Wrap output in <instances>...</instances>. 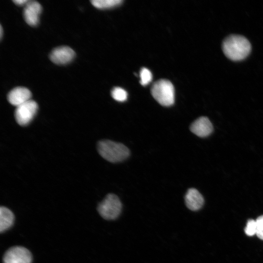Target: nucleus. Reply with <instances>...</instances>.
Segmentation results:
<instances>
[{"mask_svg": "<svg viewBox=\"0 0 263 263\" xmlns=\"http://www.w3.org/2000/svg\"><path fill=\"white\" fill-rule=\"evenodd\" d=\"M222 49L225 56L229 59L238 61L244 59L249 55L251 45L244 37L231 35L224 40Z\"/></svg>", "mask_w": 263, "mask_h": 263, "instance_id": "1", "label": "nucleus"}, {"mask_svg": "<svg viewBox=\"0 0 263 263\" xmlns=\"http://www.w3.org/2000/svg\"><path fill=\"white\" fill-rule=\"evenodd\" d=\"M97 150L104 159L110 162L122 161L130 154L129 150L124 145L109 140L99 141Z\"/></svg>", "mask_w": 263, "mask_h": 263, "instance_id": "2", "label": "nucleus"}, {"mask_svg": "<svg viewBox=\"0 0 263 263\" xmlns=\"http://www.w3.org/2000/svg\"><path fill=\"white\" fill-rule=\"evenodd\" d=\"M150 91L153 98L161 105L168 107L173 104L174 88L170 81L163 79L157 80L153 84Z\"/></svg>", "mask_w": 263, "mask_h": 263, "instance_id": "3", "label": "nucleus"}, {"mask_svg": "<svg viewBox=\"0 0 263 263\" xmlns=\"http://www.w3.org/2000/svg\"><path fill=\"white\" fill-rule=\"evenodd\" d=\"M122 206V203L118 196L110 193L98 204L97 211L104 219L114 220L119 216Z\"/></svg>", "mask_w": 263, "mask_h": 263, "instance_id": "4", "label": "nucleus"}, {"mask_svg": "<svg viewBox=\"0 0 263 263\" xmlns=\"http://www.w3.org/2000/svg\"><path fill=\"white\" fill-rule=\"evenodd\" d=\"M38 109L36 101L30 100L16 107L15 117L20 126L27 125L32 120Z\"/></svg>", "mask_w": 263, "mask_h": 263, "instance_id": "5", "label": "nucleus"}, {"mask_svg": "<svg viewBox=\"0 0 263 263\" xmlns=\"http://www.w3.org/2000/svg\"><path fill=\"white\" fill-rule=\"evenodd\" d=\"M32 256L26 248L13 246L8 249L3 257V263H31Z\"/></svg>", "mask_w": 263, "mask_h": 263, "instance_id": "6", "label": "nucleus"}, {"mask_svg": "<svg viewBox=\"0 0 263 263\" xmlns=\"http://www.w3.org/2000/svg\"><path fill=\"white\" fill-rule=\"evenodd\" d=\"M41 10L42 7L39 3L34 0H28L23 11V18L26 22L30 26H36L38 24Z\"/></svg>", "mask_w": 263, "mask_h": 263, "instance_id": "7", "label": "nucleus"}, {"mask_svg": "<svg viewBox=\"0 0 263 263\" xmlns=\"http://www.w3.org/2000/svg\"><path fill=\"white\" fill-rule=\"evenodd\" d=\"M75 56L74 51L68 46H60L55 48L50 55V60L59 65L71 62Z\"/></svg>", "mask_w": 263, "mask_h": 263, "instance_id": "8", "label": "nucleus"}, {"mask_svg": "<svg viewBox=\"0 0 263 263\" xmlns=\"http://www.w3.org/2000/svg\"><path fill=\"white\" fill-rule=\"evenodd\" d=\"M213 128L209 119L202 116L195 120L190 125V130L195 135L201 137L209 135L213 132Z\"/></svg>", "mask_w": 263, "mask_h": 263, "instance_id": "9", "label": "nucleus"}, {"mask_svg": "<svg viewBox=\"0 0 263 263\" xmlns=\"http://www.w3.org/2000/svg\"><path fill=\"white\" fill-rule=\"evenodd\" d=\"M31 93L26 88L18 87L11 90L7 95V100L12 105L17 107L31 100Z\"/></svg>", "mask_w": 263, "mask_h": 263, "instance_id": "10", "label": "nucleus"}, {"mask_svg": "<svg viewBox=\"0 0 263 263\" xmlns=\"http://www.w3.org/2000/svg\"><path fill=\"white\" fill-rule=\"evenodd\" d=\"M185 201L187 207L193 211L200 209L204 203V198L202 194L194 188L188 189L185 195Z\"/></svg>", "mask_w": 263, "mask_h": 263, "instance_id": "11", "label": "nucleus"}, {"mask_svg": "<svg viewBox=\"0 0 263 263\" xmlns=\"http://www.w3.org/2000/svg\"><path fill=\"white\" fill-rule=\"evenodd\" d=\"M14 215L8 208L1 207L0 208V232L1 233L9 229L14 221Z\"/></svg>", "mask_w": 263, "mask_h": 263, "instance_id": "12", "label": "nucleus"}, {"mask_svg": "<svg viewBox=\"0 0 263 263\" xmlns=\"http://www.w3.org/2000/svg\"><path fill=\"white\" fill-rule=\"evenodd\" d=\"M122 0H92L91 2L98 9H103L114 7L120 5Z\"/></svg>", "mask_w": 263, "mask_h": 263, "instance_id": "13", "label": "nucleus"}, {"mask_svg": "<svg viewBox=\"0 0 263 263\" xmlns=\"http://www.w3.org/2000/svg\"><path fill=\"white\" fill-rule=\"evenodd\" d=\"M112 97L119 102H123L127 100L128 94L127 92L120 87L114 88L111 92Z\"/></svg>", "mask_w": 263, "mask_h": 263, "instance_id": "14", "label": "nucleus"}, {"mask_svg": "<svg viewBox=\"0 0 263 263\" xmlns=\"http://www.w3.org/2000/svg\"><path fill=\"white\" fill-rule=\"evenodd\" d=\"M140 84L143 86H146L149 84L152 78L151 72L146 68H142L140 72Z\"/></svg>", "mask_w": 263, "mask_h": 263, "instance_id": "15", "label": "nucleus"}, {"mask_svg": "<svg viewBox=\"0 0 263 263\" xmlns=\"http://www.w3.org/2000/svg\"><path fill=\"white\" fill-rule=\"evenodd\" d=\"M257 225L256 221L250 220L248 221L245 228V233L248 236H251L256 234Z\"/></svg>", "mask_w": 263, "mask_h": 263, "instance_id": "16", "label": "nucleus"}, {"mask_svg": "<svg viewBox=\"0 0 263 263\" xmlns=\"http://www.w3.org/2000/svg\"><path fill=\"white\" fill-rule=\"evenodd\" d=\"M256 235L259 238L263 240V215L259 216L256 220Z\"/></svg>", "mask_w": 263, "mask_h": 263, "instance_id": "17", "label": "nucleus"}, {"mask_svg": "<svg viewBox=\"0 0 263 263\" xmlns=\"http://www.w3.org/2000/svg\"><path fill=\"white\" fill-rule=\"evenodd\" d=\"M16 4L18 5H23L26 4L28 1V0H14L13 1Z\"/></svg>", "mask_w": 263, "mask_h": 263, "instance_id": "18", "label": "nucleus"}, {"mask_svg": "<svg viewBox=\"0 0 263 263\" xmlns=\"http://www.w3.org/2000/svg\"><path fill=\"white\" fill-rule=\"evenodd\" d=\"M2 28L1 25H0V39H1L2 38Z\"/></svg>", "mask_w": 263, "mask_h": 263, "instance_id": "19", "label": "nucleus"}]
</instances>
